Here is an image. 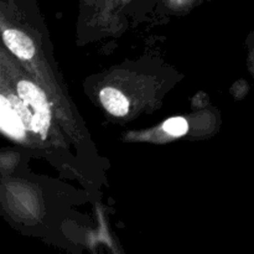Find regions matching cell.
<instances>
[{"mask_svg":"<svg viewBox=\"0 0 254 254\" xmlns=\"http://www.w3.org/2000/svg\"><path fill=\"white\" fill-rule=\"evenodd\" d=\"M4 44L15 56L21 60H30L35 55V46L32 40L22 31L7 29L2 32Z\"/></svg>","mask_w":254,"mask_h":254,"instance_id":"1","label":"cell"},{"mask_svg":"<svg viewBox=\"0 0 254 254\" xmlns=\"http://www.w3.org/2000/svg\"><path fill=\"white\" fill-rule=\"evenodd\" d=\"M0 126H1L2 131L7 134V135L12 136L15 139H22L25 136V128L24 123H22L21 118L19 114L16 113L12 106L10 104L9 99L6 97H0Z\"/></svg>","mask_w":254,"mask_h":254,"instance_id":"2","label":"cell"},{"mask_svg":"<svg viewBox=\"0 0 254 254\" xmlns=\"http://www.w3.org/2000/svg\"><path fill=\"white\" fill-rule=\"evenodd\" d=\"M17 94L35 112L50 111V104L47 102L46 94L32 82L20 81L17 83Z\"/></svg>","mask_w":254,"mask_h":254,"instance_id":"3","label":"cell"},{"mask_svg":"<svg viewBox=\"0 0 254 254\" xmlns=\"http://www.w3.org/2000/svg\"><path fill=\"white\" fill-rule=\"evenodd\" d=\"M99 99L104 108L116 117H124L129 112V101L118 89L106 87L99 93Z\"/></svg>","mask_w":254,"mask_h":254,"instance_id":"4","label":"cell"},{"mask_svg":"<svg viewBox=\"0 0 254 254\" xmlns=\"http://www.w3.org/2000/svg\"><path fill=\"white\" fill-rule=\"evenodd\" d=\"M163 129L169 135L179 138V136H183L188 133L189 124L186 119H184L183 117H175V118L168 119L163 124Z\"/></svg>","mask_w":254,"mask_h":254,"instance_id":"5","label":"cell"},{"mask_svg":"<svg viewBox=\"0 0 254 254\" xmlns=\"http://www.w3.org/2000/svg\"><path fill=\"white\" fill-rule=\"evenodd\" d=\"M7 99H9L10 104L12 106V108L16 111V113L19 114V117L21 118L25 128H26L27 130H29V129H31L32 116H34V114H31V112H30L29 106H27V104L25 103L21 98H17V97H15V96H10Z\"/></svg>","mask_w":254,"mask_h":254,"instance_id":"6","label":"cell"},{"mask_svg":"<svg viewBox=\"0 0 254 254\" xmlns=\"http://www.w3.org/2000/svg\"><path fill=\"white\" fill-rule=\"evenodd\" d=\"M50 123H51V112H35L32 116L31 130L39 133L41 138H45L49 130Z\"/></svg>","mask_w":254,"mask_h":254,"instance_id":"7","label":"cell"},{"mask_svg":"<svg viewBox=\"0 0 254 254\" xmlns=\"http://www.w3.org/2000/svg\"><path fill=\"white\" fill-rule=\"evenodd\" d=\"M170 1L176 5H184V4H188V2L191 1V0H170Z\"/></svg>","mask_w":254,"mask_h":254,"instance_id":"8","label":"cell"}]
</instances>
